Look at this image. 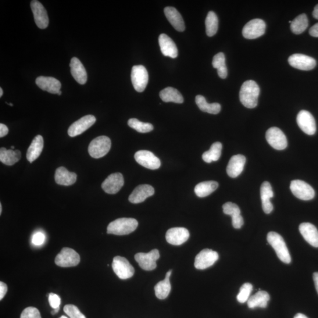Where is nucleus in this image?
Returning a JSON list of instances; mask_svg holds the SVG:
<instances>
[{"label": "nucleus", "instance_id": "1", "mask_svg": "<svg viewBox=\"0 0 318 318\" xmlns=\"http://www.w3.org/2000/svg\"><path fill=\"white\" fill-rule=\"evenodd\" d=\"M260 88L255 81L248 80L242 85L239 99L242 104L249 109L255 108L258 105Z\"/></svg>", "mask_w": 318, "mask_h": 318}, {"label": "nucleus", "instance_id": "2", "mask_svg": "<svg viewBox=\"0 0 318 318\" xmlns=\"http://www.w3.org/2000/svg\"><path fill=\"white\" fill-rule=\"evenodd\" d=\"M138 226V221L133 218H120L112 221L107 226V233L126 235L132 233Z\"/></svg>", "mask_w": 318, "mask_h": 318}, {"label": "nucleus", "instance_id": "3", "mask_svg": "<svg viewBox=\"0 0 318 318\" xmlns=\"http://www.w3.org/2000/svg\"><path fill=\"white\" fill-rule=\"evenodd\" d=\"M268 243L271 246L282 262L290 263L291 257L283 238L275 232H270L267 236Z\"/></svg>", "mask_w": 318, "mask_h": 318}, {"label": "nucleus", "instance_id": "4", "mask_svg": "<svg viewBox=\"0 0 318 318\" xmlns=\"http://www.w3.org/2000/svg\"><path fill=\"white\" fill-rule=\"evenodd\" d=\"M112 146L109 138L106 135L98 137L93 140L88 146L89 154L95 159L103 158L109 153Z\"/></svg>", "mask_w": 318, "mask_h": 318}, {"label": "nucleus", "instance_id": "5", "mask_svg": "<svg viewBox=\"0 0 318 318\" xmlns=\"http://www.w3.org/2000/svg\"><path fill=\"white\" fill-rule=\"evenodd\" d=\"M114 273L121 280H127L133 276L134 269L126 258L121 256L114 257L112 262Z\"/></svg>", "mask_w": 318, "mask_h": 318}, {"label": "nucleus", "instance_id": "6", "mask_svg": "<svg viewBox=\"0 0 318 318\" xmlns=\"http://www.w3.org/2000/svg\"><path fill=\"white\" fill-rule=\"evenodd\" d=\"M80 262V255L74 249L69 248H63L55 259L56 265L63 267L76 266Z\"/></svg>", "mask_w": 318, "mask_h": 318}, {"label": "nucleus", "instance_id": "7", "mask_svg": "<svg viewBox=\"0 0 318 318\" xmlns=\"http://www.w3.org/2000/svg\"><path fill=\"white\" fill-rule=\"evenodd\" d=\"M131 79L134 88L138 92H143L147 86L149 74L147 70L142 65L132 67Z\"/></svg>", "mask_w": 318, "mask_h": 318}, {"label": "nucleus", "instance_id": "8", "mask_svg": "<svg viewBox=\"0 0 318 318\" xmlns=\"http://www.w3.org/2000/svg\"><path fill=\"white\" fill-rule=\"evenodd\" d=\"M290 189L293 195L302 201H310L315 197V192L314 189L302 180L292 181Z\"/></svg>", "mask_w": 318, "mask_h": 318}, {"label": "nucleus", "instance_id": "9", "mask_svg": "<svg viewBox=\"0 0 318 318\" xmlns=\"http://www.w3.org/2000/svg\"><path fill=\"white\" fill-rule=\"evenodd\" d=\"M266 24L261 19L252 20L245 25L242 30L243 36L252 40L261 37L265 33Z\"/></svg>", "mask_w": 318, "mask_h": 318}, {"label": "nucleus", "instance_id": "10", "mask_svg": "<svg viewBox=\"0 0 318 318\" xmlns=\"http://www.w3.org/2000/svg\"><path fill=\"white\" fill-rule=\"evenodd\" d=\"M266 139L268 144L278 151H282L287 147V137L280 128L276 127L270 128L266 131Z\"/></svg>", "mask_w": 318, "mask_h": 318}, {"label": "nucleus", "instance_id": "11", "mask_svg": "<svg viewBox=\"0 0 318 318\" xmlns=\"http://www.w3.org/2000/svg\"><path fill=\"white\" fill-rule=\"evenodd\" d=\"M160 258L158 249H153L149 253H138L134 256L137 261L142 269L145 270H152L157 266L156 261Z\"/></svg>", "mask_w": 318, "mask_h": 318}, {"label": "nucleus", "instance_id": "12", "mask_svg": "<svg viewBox=\"0 0 318 318\" xmlns=\"http://www.w3.org/2000/svg\"><path fill=\"white\" fill-rule=\"evenodd\" d=\"M219 259L218 253L212 249H205L196 256L195 267L196 269L203 270L214 265Z\"/></svg>", "mask_w": 318, "mask_h": 318}, {"label": "nucleus", "instance_id": "13", "mask_svg": "<svg viewBox=\"0 0 318 318\" xmlns=\"http://www.w3.org/2000/svg\"><path fill=\"white\" fill-rule=\"evenodd\" d=\"M288 62L295 69L305 71L312 70L316 65L315 59L302 54H294L291 56L289 57Z\"/></svg>", "mask_w": 318, "mask_h": 318}, {"label": "nucleus", "instance_id": "14", "mask_svg": "<svg viewBox=\"0 0 318 318\" xmlns=\"http://www.w3.org/2000/svg\"><path fill=\"white\" fill-rule=\"evenodd\" d=\"M134 159L141 166L151 170L158 169L161 166L160 159L151 152L139 151L135 153Z\"/></svg>", "mask_w": 318, "mask_h": 318}, {"label": "nucleus", "instance_id": "15", "mask_svg": "<svg viewBox=\"0 0 318 318\" xmlns=\"http://www.w3.org/2000/svg\"><path fill=\"white\" fill-rule=\"evenodd\" d=\"M299 127L308 135H313L316 133V126L315 120L312 114L306 110H301L296 118Z\"/></svg>", "mask_w": 318, "mask_h": 318}, {"label": "nucleus", "instance_id": "16", "mask_svg": "<svg viewBox=\"0 0 318 318\" xmlns=\"http://www.w3.org/2000/svg\"><path fill=\"white\" fill-rule=\"evenodd\" d=\"M96 121L93 115H87L75 121L68 129V134L70 137H75L83 133L94 125Z\"/></svg>", "mask_w": 318, "mask_h": 318}, {"label": "nucleus", "instance_id": "17", "mask_svg": "<svg viewBox=\"0 0 318 318\" xmlns=\"http://www.w3.org/2000/svg\"><path fill=\"white\" fill-rule=\"evenodd\" d=\"M124 184L122 174L114 173L111 174L103 182L102 188L104 191L109 194H116L123 187Z\"/></svg>", "mask_w": 318, "mask_h": 318}, {"label": "nucleus", "instance_id": "18", "mask_svg": "<svg viewBox=\"0 0 318 318\" xmlns=\"http://www.w3.org/2000/svg\"><path fill=\"white\" fill-rule=\"evenodd\" d=\"M30 6L33 13L35 24L41 29H45L48 27L49 23L47 11L42 4L37 0L32 1Z\"/></svg>", "mask_w": 318, "mask_h": 318}, {"label": "nucleus", "instance_id": "19", "mask_svg": "<svg viewBox=\"0 0 318 318\" xmlns=\"http://www.w3.org/2000/svg\"><path fill=\"white\" fill-rule=\"evenodd\" d=\"M190 237L187 229L184 228H173L168 230L166 234V239L169 244L173 245H181L188 240Z\"/></svg>", "mask_w": 318, "mask_h": 318}, {"label": "nucleus", "instance_id": "20", "mask_svg": "<svg viewBox=\"0 0 318 318\" xmlns=\"http://www.w3.org/2000/svg\"><path fill=\"white\" fill-rule=\"evenodd\" d=\"M155 194V189L152 186L142 185L135 188L128 198V201L137 204L144 202L146 199Z\"/></svg>", "mask_w": 318, "mask_h": 318}, {"label": "nucleus", "instance_id": "21", "mask_svg": "<svg viewBox=\"0 0 318 318\" xmlns=\"http://www.w3.org/2000/svg\"><path fill=\"white\" fill-rule=\"evenodd\" d=\"M246 163V158L244 155H237L232 156L228 164L226 171L228 176L235 178L240 175Z\"/></svg>", "mask_w": 318, "mask_h": 318}, {"label": "nucleus", "instance_id": "22", "mask_svg": "<svg viewBox=\"0 0 318 318\" xmlns=\"http://www.w3.org/2000/svg\"><path fill=\"white\" fill-rule=\"evenodd\" d=\"M35 83L42 90L52 94H58L62 87L60 81L52 77H38L35 80Z\"/></svg>", "mask_w": 318, "mask_h": 318}, {"label": "nucleus", "instance_id": "23", "mask_svg": "<svg viewBox=\"0 0 318 318\" xmlns=\"http://www.w3.org/2000/svg\"><path fill=\"white\" fill-rule=\"evenodd\" d=\"M300 233L305 240L313 247L318 248V231L313 224L303 223L299 228Z\"/></svg>", "mask_w": 318, "mask_h": 318}, {"label": "nucleus", "instance_id": "24", "mask_svg": "<svg viewBox=\"0 0 318 318\" xmlns=\"http://www.w3.org/2000/svg\"><path fill=\"white\" fill-rule=\"evenodd\" d=\"M224 214L230 215L232 219V225L235 229H241L244 223V219L241 215V210L235 203L227 202L223 205Z\"/></svg>", "mask_w": 318, "mask_h": 318}, {"label": "nucleus", "instance_id": "25", "mask_svg": "<svg viewBox=\"0 0 318 318\" xmlns=\"http://www.w3.org/2000/svg\"><path fill=\"white\" fill-rule=\"evenodd\" d=\"M159 43L163 55L175 59L178 56V51L176 44L165 34L160 35Z\"/></svg>", "mask_w": 318, "mask_h": 318}, {"label": "nucleus", "instance_id": "26", "mask_svg": "<svg viewBox=\"0 0 318 318\" xmlns=\"http://www.w3.org/2000/svg\"><path fill=\"white\" fill-rule=\"evenodd\" d=\"M71 73L77 83L84 84L87 80V71L79 59L73 57L70 64Z\"/></svg>", "mask_w": 318, "mask_h": 318}, {"label": "nucleus", "instance_id": "27", "mask_svg": "<svg viewBox=\"0 0 318 318\" xmlns=\"http://www.w3.org/2000/svg\"><path fill=\"white\" fill-rule=\"evenodd\" d=\"M260 197H261L262 208L264 212L269 214L274 209L270 199L274 197V192L269 182L264 181L260 187Z\"/></svg>", "mask_w": 318, "mask_h": 318}, {"label": "nucleus", "instance_id": "28", "mask_svg": "<svg viewBox=\"0 0 318 318\" xmlns=\"http://www.w3.org/2000/svg\"><path fill=\"white\" fill-rule=\"evenodd\" d=\"M164 14L170 23L178 31L185 30V24L183 18L178 11L172 7H167L164 10Z\"/></svg>", "mask_w": 318, "mask_h": 318}, {"label": "nucleus", "instance_id": "29", "mask_svg": "<svg viewBox=\"0 0 318 318\" xmlns=\"http://www.w3.org/2000/svg\"><path fill=\"white\" fill-rule=\"evenodd\" d=\"M77 180V174L70 172L66 168H57L55 173V180L57 184L63 186H71L75 184Z\"/></svg>", "mask_w": 318, "mask_h": 318}, {"label": "nucleus", "instance_id": "30", "mask_svg": "<svg viewBox=\"0 0 318 318\" xmlns=\"http://www.w3.org/2000/svg\"><path fill=\"white\" fill-rule=\"evenodd\" d=\"M43 147V138L41 135H37L32 141L30 147L27 150V159L28 162L32 163L36 160L40 156Z\"/></svg>", "mask_w": 318, "mask_h": 318}, {"label": "nucleus", "instance_id": "31", "mask_svg": "<svg viewBox=\"0 0 318 318\" xmlns=\"http://www.w3.org/2000/svg\"><path fill=\"white\" fill-rule=\"evenodd\" d=\"M269 300L270 296L267 292L260 291L251 296L247 303L249 308L251 309H254L257 307L265 308Z\"/></svg>", "mask_w": 318, "mask_h": 318}, {"label": "nucleus", "instance_id": "32", "mask_svg": "<svg viewBox=\"0 0 318 318\" xmlns=\"http://www.w3.org/2000/svg\"><path fill=\"white\" fill-rule=\"evenodd\" d=\"M172 270L168 271L166 275L165 279L162 281H160L155 287V295L156 297L160 299H166L169 295L171 291V284L170 282V277Z\"/></svg>", "mask_w": 318, "mask_h": 318}, {"label": "nucleus", "instance_id": "33", "mask_svg": "<svg viewBox=\"0 0 318 318\" xmlns=\"http://www.w3.org/2000/svg\"><path fill=\"white\" fill-rule=\"evenodd\" d=\"M21 157V153L19 150L7 149L2 148L0 149V161L8 166L14 165L19 162Z\"/></svg>", "mask_w": 318, "mask_h": 318}, {"label": "nucleus", "instance_id": "34", "mask_svg": "<svg viewBox=\"0 0 318 318\" xmlns=\"http://www.w3.org/2000/svg\"><path fill=\"white\" fill-rule=\"evenodd\" d=\"M160 98L164 102H173L181 104L184 100L183 96L177 89L173 87H166L160 92Z\"/></svg>", "mask_w": 318, "mask_h": 318}, {"label": "nucleus", "instance_id": "35", "mask_svg": "<svg viewBox=\"0 0 318 318\" xmlns=\"http://www.w3.org/2000/svg\"><path fill=\"white\" fill-rule=\"evenodd\" d=\"M219 184L215 181H203L196 186L195 192L199 198H205L216 190Z\"/></svg>", "mask_w": 318, "mask_h": 318}, {"label": "nucleus", "instance_id": "36", "mask_svg": "<svg viewBox=\"0 0 318 318\" xmlns=\"http://www.w3.org/2000/svg\"><path fill=\"white\" fill-rule=\"evenodd\" d=\"M196 103L200 110L203 112L217 114L220 112L221 106L219 103H214L209 104L203 96L198 95L196 97Z\"/></svg>", "mask_w": 318, "mask_h": 318}, {"label": "nucleus", "instance_id": "37", "mask_svg": "<svg viewBox=\"0 0 318 318\" xmlns=\"http://www.w3.org/2000/svg\"><path fill=\"white\" fill-rule=\"evenodd\" d=\"M222 145L220 142H215L211 146L209 151L203 153L202 159L208 163L216 162L221 156Z\"/></svg>", "mask_w": 318, "mask_h": 318}, {"label": "nucleus", "instance_id": "38", "mask_svg": "<svg viewBox=\"0 0 318 318\" xmlns=\"http://www.w3.org/2000/svg\"><path fill=\"white\" fill-rule=\"evenodd\" d=\"M224 53H219L213 57L212 65L214 69L217 70V73L221 78H226L228 76V69L225 63Z\"/></svg>", "mask_w": 318, "mask_h": 318}, {"label": "nucleus", "instance_id": "39", "mask_svg": "<svg viewBox=\"0 0 318 318\" xmlns=\"http://www.w3.org/2000/svg\"><path fill=\"white\" fill-rule=\"evenodd\" d=\"M308 26V17L305 14H302L292 21L291 28L293 33L298 35L304 32Z\"/></svg>", "mask_w": 318, "mask_h": 318}, {"label": "nucleus", "instance_id": "40", "mask_svg": "<svg viewBox=\"0 0 318 318\" xmlns=\"http://www.w3.org/2000/svg\"><path fill=\"white\" fill-rule=\"evenodd\" d=\"M218 18L213 12H209L205 20L206 31L209 37L215 35L218 30Z\"/></svg>", "mask_w": 318, "mask_h": 318}, {"label": "nucleus", "instance_id": "41", "mask_svg": "<svg viewBox=\"0 0 318 318\" xmlns=\"http://www.w3.org/2000/svg\"><path fill=\"white\" fill-rule=\"evenodd\" d=\"M128 125L131 128L139 132V133H148V132L152 131L153 128H154L152 124L142 122V121H139L137 119L128 120Z\"/></svg>", "mask_w": 318, "mask_h": 318}, {"label": "nucleus", "instance_id": "42", "mask_svg": "<svg viewBox=\"0 0 318 318\" xmlns=\"http://www.w3.org/2000/svg\"><path fill=\"white\" fill-rule=\"evenodd\" d=\"M253 290V286L250 283H245L240 288L239 294L237 296V300L239 302L244 303L248 302L250 295Z\"/></svg>", "mask_w": 318, "mask_h": 318}, {"label": "nucleus", "instance_id": "43", "mask_svg": "<svg viewBox=\"0 0 318 318\" xmlns=\"http://www.w3.org/2000/svg\"><path fill=\"white\" fill-rule=\"evenodd\" d=\"M64 311L70 318H86L77 307L73 305H66L64 307Z\"/></svg>", "mask_w": 318, "mask_h": 318}, {"label": "nucleus", "instance_id": "44", "mask_svg": "<svg viewBox=\"0 0 318 318\" xmlns=\"http://www.w3.org/2000/svg\"><path fill=\"white\" fill-rule=\"evenodd\" d=\"M20 318H41L39 310L34 307H28L21 314Z\"/></svg>", "mask_w": 318, "mask_h": 318}, {"label": "nucleus", "instance_id": "45", "mask_svg": "<svg viewBox=\"0 0 318 318\" xmlns=\"http://www.w3.org/2000/svg\"><path fill=\"white\" fill-rule=\"evenodd\" d=\"M49 302L50 305L54 309L60 308L61 299L59 295L54 293H51L49 296Z\"/></svg>", "mask_w": 318, "mask_h": 318}, {"label": "nucleus", "instance_id": "46", "mask_svg": "<svg viewBox=\"0 0 318 318\" xmlns=\"http://www.w3.org/2000/svg\"><path fill=\"white\" fill-rule=\"evenodd\" d=\"M46 237L43 233L39 232L33 235L32 238V243L35 246H40L44 244Z\"/></svg>", "mask_w": 318, "mask_h": 318}, {"label": "nucleus", "instance_id": "47", "mask_svg": "<svg viewBox=\"0 0 318 318\" xmlns=\"http://www.w3.org/2000/svg\"><path fill=\"white\" fill-rule=\"evenodd\" d=\"M8 288L7 285L3 282H0V300H2L7 294Z\"/></svg>", "mask_w": 318, "mask_h": 318}, {"label": "nucleus", "instance_id": "48", "mask_svg": "<svg viewBox=\"0 0 318 318\" xmlns=\"http://www.w3.org/2000/svg\"><path fill=\"white\" fill-rule=\"evenodd\" d=\"M309 34L312 37H318V23L310 28Z\"/></svg>", "mask_w": 318, "mask_h": 318}, {"label": "nucleus", "instance_id": "49", "mask_svg": "<svg viewBox=\"0 0 318 318\" xmlns=\"http://www.w3.org/2000/svg\"><path fill=\"white\" fill-rule=\"evenodd\" d=\"M9 133V128L5 124H0V137H5Z\"/></svg>", "mask_w": 318, "mask_h": 318}, {"label": "nucleus", "instance_id": "50", "mask_svg": "<svg viewBox=\"0 0 318 318\" xmlns=\"http://www.w3.org/2000/svg\"><path fill=\"white\" fill-rule=\"evenodd\" d=\"M314 284H315L316 290L318 294V272H315L313 275Z\"/></svg>", "mask_w": 318, "mask_h": 318}, {"label": "nucleus", "instance_id": "51", "mask_svg": "<svg viewBox=\"0 0 318 318\" xmlns=\"http://www.w3.org/2000/svg\"><path fill=\"white\" fill-rule=\"evenodd\" d=\"M312 15L315 19L318 20V5H317L315 7H314V10L313 11Z\"/></svg>", "mask_w": 318, "mask_h": 318}, {"label": "nucleus", "instance_id": "52", "mask_svg": "<svg viewBox=\"0 0 318 318\" xmlns=\"http://www.w3.org/2000/svg\"><path fill=\"white\" fill-rule=\"evenodd\" d=\"M294 318H308L302 313H298L294 316Z\"/></svg>", "mask_w": 318, "mask_h": 318}, {"label": "nucleus", "instance_id": "53", "mask_svg": "<svg viewBox=\"0 0 318 318\" xmlns=\"http://www.w3.org/2000/svg\"><path fill=\"white\" fill-rule=\"evenodd\" d=\"M59 310L60 308L54 309V310H53V311L52 312V315H55V314L59 311Z\"/></svg>", "mask_w": 318, "mask_h": 318}, {"label": "nucleus", "instance_id": "54", "mask_svg": "<svg viewBox=\"0 0 318 318\" xmlns=\"http://www.w3.org/2000/svg\"><path fill=\"white\" fill-rule=\"evenodd\" d=\"M3 95V90L2 88H0V98L2 97V96Z\"/></svg>", "mask_w": 318, "mask_h": 318}, {"label": "nucleus", "instance_id": "55", "mask_svg": "<svg viewBox=\"0 0 318 318\" xmlns=\"http://www.w3.org/2000/svg\"><path fill=\"white\" fill-rule=\"evenodd\" d=\"M2 213V205L0 204V214Z\"/></svg>", "mask_w": 318, "mask_h": 318}, {"label": "nucleus", "instance_id": "56", "mask_svg": "<svg viewBox=\"0 0 318 318\" xmlns=\"http://www.w3.org/2000/svg\"><path fill=\"white\" fill-rule=\"evenodd\" d=\"M62 92L60 91V92L58 93V94H57V95H59V96H60L61 95H62Z\"/></svg>", "mask_w": 318, "mask_h": 318}, {"label": "nucleus", "instance_id": "57", "mask_svg": "<svg viewBox=\"0 0 318 318\" xmlns=\"http://www.w3.org/2000/svg\"><path fill=\"white\" fill-rule=\"evenodd\" d=\"M60 318H68V317L65 316H62Z\"/></svg>", "mask_w": 318, "mask_h": 318}, {"label": "nucleus", "instance_id": "58", "mask_svg": "<svg viewBox=\"0 0 318 318\" xmlns=\"http://www.w3.org/2000/svg\"><path fill=\"white\" fill-rule=\"evenodd\" d=\"M8 104L10 105L11 106H13V105L12 104V103H8Z\"/></svg>", "mask_w": 318, "mask_h": 318}, {"label": "nucleus", "instance_id": "59", "mask_svg": "<svg viewBox=\"0 0 318 318\" xmlns=\"http://www.w3.org/2000/svg\"><path fill=\"white\" fill-rule=\"evenodd\" d=\"M11 149L13 150L14 149V146H12V147H11Z\"/></svg>", "mask_w": 318, "mask_h": 318}]
</instances>
